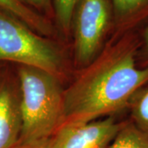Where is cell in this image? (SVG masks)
I'll return each mask as SVG.
<instances>
[{
    "instance_id": "obj_3",
    "label": "cell",
    "mask_w": 148,
    "mask_h": 148,
    "mask_svg": "<svg viewBox=\"0 0 148 148\" xmlns=\"http://www.w3.org/2000/svg\"><path fill=\"white\" fill-rule=\"evenodd\" d=\"M0 61L39 69L58 77L62 58L53 42L0 11Z\"/></svg>"
},
{
    "instance_id": "obj_13",
    "label": "cell",
    "mask_w": 148,
    "mask_h": 148,
    "mask_svg": "<svg viewBox=\"0 0 148 148\" xmlns=\"http://www.w3.org/2000/svg\"><path fill=\"white\" fill-rule=\"evenodd\" d=\"M12 148H52L51 138L40 139L30 142H18Z\"/></svg>"
},
{
    "instance_id": "obj_6",
    "label": "cell",
    "mask_w": 148,
    "mask_h": 148,
    "mask_svg": "<svg viewBox=\"0 0 148 148\" xmlns=\"http://www.w3.org/2000/svg\"><path fill=\"white\" fill-rule=\"evenodd\" d=\"M22 129L20 97L7 82L0 83V148H12Z\"/></svg>"
},
{
    "instance_id": "obj_11",
    "label": "cell",
    "mask_w": 148,
    "mask_h": 148,
    "mask_svg": "<svg viewBox=\"0 0 148 148\" xmlns=\"http://www.w3.org/2000/svg\"><path fill=\"white\" fill-rule=\"evenodd\" d=\"M77 0H53V16L58 27L68 35L72 31V21Z\"/></svg>"
},
{
    "instance_id": "obj_5",
    "label": "cell",
    "mask_w": 148,
    "mask_h": 148,
    "mask_svg": "<svg viewBox=\"0 0 148 148\" xmlns=\"http://www.w3.org/2000/svg\"><path fill=\"white\" fill-rule=\"evenodd\" d=\"M123 123L108 117L62 127L51 138L52 148H110Z\"/></svg>"
},
{
    "instance_id": "obj_14",
    "label": "cell",
    "mask_w": 148,
    "mask_h": 148,
    "mask_svg": "<svg viewBox=\"0 0 148 148\" xmlns=\"http://www.w3.org/2000/svg\"><path fill=\"white\" fill-rule=\"evenodd\" d=\"M144 40H145V45H146V49L148 53V27L145 30L144 32Z\"/></svg>"
},
{
    "instance_id": "obj_7",
    "label": "cell",
    "mask_w": 148,
    "mask_h": 148,
    "mask_svg": "<svg viewBox=\"0 0 148 148\" xmlns=\"http://www.w3.org/2000/svg\"><path fill=\"white\" fill-rule=\"evenodd\" d=\"M0 11L24 23L37 34L49 36L54 33V27L46 16L26 5L21 0H0Z\"/></svg>"
},
{
    "instance_id": "obj_4",
    "label": "cell",
    "mask_w": 148,
    "mask_h": 148,
    "mask_svg": "<svg viewBox=\"0 0 148 148\" xmlns=\"http://www.w3.org/2000/svg\"><path fill=\"white\" fill-rule=\"evenodd\" d=\"M111 0H77L72 21L76 62L87 66L98 55L113 21Z\"/></svg>"
},
{
    "instance_id": "obj_9",
    "label": "cell",
    "mask_w": 148,
    "mask_h": 148,
    "mask_svg": "<svg viewBox=\"0 0 148 148\" xmlns=\"http://www.w3.org/2000/svg\"><path fill=\"white\" fill-rule=\"evenodd\" d=\"M110 148H148V137L132 122L124 123Z\"/></svg>"
},
{
    "instance_id": "obj_1",
    "label": "cell",
    "mask_w": 148,
    "mask_h": 148,
    "mask_svg": "<svg viewBox=\"0 0 148 148\" xmlns=\"http://www.w3.org/2000/svg\"><path fill=\"white\" fill-rule=\"evenodd\" d=\"M135 55L132 37L124 36L86 66L64 90L58 130L94 121L129 106L132 96L148 83V67L138 68Z\"/></svg>"
},
{
    "instance_id": "obj_10",
    "label": "cell",
    "mask_w": 148,
    "mask_h": 148,
    "mask_svg": "<svg viewBox=\"0 0 148 148\" xmlns=\"http://www.w3.org/2000/svg\"><path fill=\"white\" fill-rule=\"evenodd\" d=\"M129 107L132 123L148 137V83L132 96Z\"/></svg>"
},
{
    "instance_id": "obj_8",
    "label": "cell",
    "mask_w": 148,
    "mask_h": 148,
    "mask_svg": "<svg viewBox=\"0 0 148 148\" xmlns=\"http://www.w3.org/2000/svg\"><path fill=\"white\" fill-rule=\"evenodd\" d=\"M114 16L121 25L132 23L148 12V0H111Z\"/></svg>"
},
{
    "instance_id": "obj_12",
    "label": "cell",
    "mask_w": 148,
    "mask_h": 148,
    "mask_svg": "<svg viewBox=\"0 0 148 148\" xmlns=\"http://www.w3.org/2000/svg\"><path fill=\"white\" fill-rule=\"evenodd\" d=\"M31 8L44 11L45 12H53V0H21Z\"/></svg>"
},
{
    "instance_id": "obj_2",
    "label": "cell",
    "mask_w": 148,
    "mask_h": 148,
    "mask_svg": "<svg viewBox=\"0 0 148 148\" xmlns=\"http://www.w3.org/2000/svg\"><path fill=\"white\" fill-rule=\"evenodd\" d=\"M20 107L22 129L18 142L51 138L60 127L64 93L58 77L39 69L21 66Z\"/></svg>"
}]
</instances>
